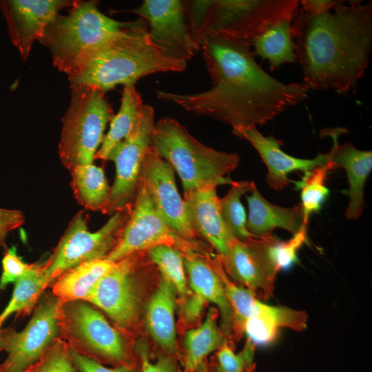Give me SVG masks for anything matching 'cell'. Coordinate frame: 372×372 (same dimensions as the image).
Masks as SVG:
<instances>
[{
	"mask_svg": "<svg viewBox=\"0 0 372 372\" xmlns=\"http://www.w3.org/2000/svg\"><path fill=\"white\" fill-rule=\"evenodd\" d=\"M207 252L184 254L188 286L206 302L214 304L220 316V329L229 341L237 339L234 312L225 291L223 282L211 265Z\"/></svg>",
	"mask_w": 372,
	"mask_h": 372,
	"instance_id": "20",
	"label": "cell"
},
{
	"mask_svg": "<svg viewBox=\"0 0 372 372\" xmlns=\"http://www.w3.org/2000/svg\"><path fill=\"white\" fill-rule=\"evenodd\" d=\"M340 130H331L328 133L333 143L328 152L329 161L335 168H343L346 171L349 185L347 192L349 202L345 214L349 219H358L363 209L365 183L372 169V152L358 149L350 143L339 145Z\"/></svg>",
	"mask_w": 372,
	"mask_h": 372,
	"instance_id": "21",
	"label": "cell"
},
{
	"mask_svg": "<svg viewBox=\"0 0 372 372\" xmlns=\"http://www.w3.org/2000/svg\"><path fill=\"white\" fill-rule=\"evenodd\" d=\"M25 372H78L69 352L68 343L57 338L43 355Z\"/></svg>",
	"mask_w": 372,
	"mask_h": 372,
	"instance_id": "36",
	"label": "cell"
},
{
	"mask_svg": "<svg viewBox=\"0 0 372 372\" xmlns=\"http://www.w3.org/2000/svg\"><path fill=\"white\" fill-rule=\"evenodd\" d=\"M143 105L142 97L134 85L123 86L119 110L112 116L109 131L104 136L95 158L107 161L113 147L125 138L134 128Z\"/></svg>",
	"mask_w": 372,
	"mask_h": 372,
	"instance_id": "28",
	"label": "cell"
},
{
	"mask_svg": "<svg viewBox=\"0 0 372 372\" xmlns=\"http://www.w3.org/2000/svg\"><path fill=\"white\" fill-rule=\"evenodd\" d=\"M220 260L225 273L236 284L258 299L271 298L278 272L268 258L263 236L236 240L228 256Z\"/></svg>",
	"mask_w": 372,
	"mask_h": 372,
	"instance_id": "16",
	"label": "cell"
},
{
	"mask_svg": "<svg viewBox=\"0 0 372 372\" xmlns=\"http://www.w3.org/2000/svg\"><path fill=\"white\" fill-rule=\"evenodd\" d=\"M74 2L71 0L0 1L9 37L23 61L28 58L34 42L40 39L50 22L61 10L70 8Z\"/></svg>",
	"mask_w": 372,
	"mask_h": 372,
	"instance_id": "17",
	"label": "cell"
},
{
	"mask_svg": "<svg viewBox=\"0 0 372 372\" xmlns=\"http://www.w3.org/2000/svg\"><path fill=\"white\" fill-rule=\"evenodd\" d=\"M333 169V164L328 161L304 173L301 180L296 183L297 189H300V203L304 223L308 224L311 215L318 213L329 197L330 190L325 183L328 174Z\"/></svg>",
	"mask_w": 372,
	"mask_h": 372,
	"instance_id": "31",
	"label": "cell"
},
{
	"mask_svg": "<svg viewBox=\"0 0 372 372\" xmlns=\"http://www.w3.org/2000/svg\"><path fill=\"white\" fill-rule=\"evenodd\" d=\"M132 207L114 213L106 223L94 232L88 230L86 216L82 211L77 213L51 256L43 263L45 274L50 283L77 265L105 258L118 242Z\"/></svg>",
	"mask_w": 372,
	"mask_h": 372,
	"instance_id": "9",
	"label": "cell"
},
{
	"mask_svg": "<svg viewBox=\"0 0 372 372\" xmlns=\"http://www.w3.org/2000/svg\"><path fill=\"white\" fill-rule=\"evenodd\" d=\"M232 133L249 141L256 149L268 169L266 180L276 190L282 189L289 184L291 172L305 173L329 161L328 153L318 154L312 159L290 156L282 150L279 140L272 136L262 135L256 126L233 128Z\"/></svg>",
	"mask_w": 372,
	"mask_h": 372,
	"instance_id": "19",
	"label": "cell"
},
{
	"mask_svg": "<svg viewBox=\"0 0 372 372\" xmlns=\"http://www.w3.org/2000/svg\"><path fill=\"white\" fill-rule=\"evenodd\" d=\"M187 62L163 56L151 42L142 18L107 43L81 70L68 76L70 87L90 86L105 93L118 85H134L157 73L183 72Z\"/></svg>",
	"mask_w": 372,
	"mask_h": 372,
	"instance_id": "3",
	"label": "cell"
},
{
	"mask_svg": "<svg viewBox=\"0 0 372 372\" xmlns=\"http://www.w3.org/2000/svg\"><path fill=\"white\" fill-rule=\"evenodd\" d=\"M254 184L253 181L234 180L227 194L220 198L223 218L232 234L239 240L256 237L251 234L247 229L246 213L240 200L243 195L251 191Z\"/></svg>",
	"mask_w": 372,
	"mask_h": 372,
	"instance_id": "33",
	"label": "cell"
},
{
	"mask_svg": "<svg viewBox=\"0 0 372 372\" xmlns=\"http://www.w3.org/2000/svg\"><path fill=\"white\" fill-rule=\"evenodd\" d=\"M96 1L75 0L65 15L57 14L38 40L51 52L54 66L72 76L81 70L116 36L137 20L119 21L98 8Z\"/></svg>",
	"mask_w": 372,
	"mask_h": 372,
	"instance_id": "4",
	"label": "cell"
},
{
	"mask_svg": "<svg viewBox=\"0 0 372 372\" xmlns=\"http://www.w3.org/2000/svg\"><path fill=\"white\" fill-rule=\"evenodd\" d=\"M256 347L247 339L243 349L236 353L232 344L227 342L216 351L210 363L207 364V372H254Z\"/></svg>",
	"mask_w": 372,
	"mask_h": 372,
	"instance_id": "35",
	"label": "cell"
},
{
	"mask_svg": "<svg viewBox=\"0 0 372 372\" xmlns=\"http://www.w3.org/2000/svg\"><path fill=\"white\" fill-rule=\"evenodd\" d=\"M24 221L25 217L22 211L0 208V246L7 249L6 238L8 234L21 227Z\"/></svg>",
	"mask_w": 372,
	"mask_h": 372,
	"instance_id": "41",
	"label": "cell"
},
{
	"mask_svg": "<svg viewBox=\"0 0 372 372\" xmlns=\"http://www.w3.org/2000/svg\"><path fill=\"white\" fill-rule=\"evenodd\" d=\"M213 86L178 94L156 90V96L233 128L262 125L308 97L303 83H284L256 61L249 42L209 37L200 43Z\"/></svg>",
	"mask_w": 372,
	"mask_h": 372,
	"instance_id": "1",
	"label": "cell"
},
{
	"mask_svg": "<svg viewBox=\"0 0 372 372\" xmlns=\"http://www.w3.org/2000/svg\"><path fill=\"white\" fill-rule=\"evenodd\" d=\"M30 266L31 264L25 263L18 256L15 247L7 248L2 259L0 288L3 289L7 285L15 282L30 269Z\"/></svg>",
	"mask_w": 372,
	"mask_h": 372,
	"instance_id": "38",
	"label": "cell"
},
{
	"mask_svg": "<svg viewBox=\"0 0 372 372\" xmlns=\"http://www.w3.org/2000/svg\"><path fill=\"white\" fill-rule=\"evenodd\" d=\"M191 35L200 45L209 37L249 42L278 22L293 19L298 0L185 1Z\"/></svg>",
	"mask_w": 372,
	"mask_h": 372,
	"instance_id": "5",
	"label": "cell"
},
{
	"mask_svg": "<svg viewBox=\"0 0 372 372\" xmlns=\"http://www.w3.org/2000/svg\"><path fill=\"white\" fill-rule=\"evenodd\" d=\"M179 301L182 322L187 325L198 322L207 302L193 292Z\"/></svg>",
	"mask_w": 372,
	"mask_h": 372,
	"instance_id": "40",
	"label": "cell"
},
{
	"mask_svg": "<svg viewBox=\"0 0 372 372\" xmlns=\"http://www.w3.org/2000/svg\"><path fill=\"white\" fill-rule=\"evenodd\" d=\"M70 88V102L62 118L59 144L60 159L70 171L93 163L106 125L114 116L105 93L86 85Z\"/></svg>",
	"mask_w": 372,
	"mask_h": 372,
	"instance_id": "8",
	"label": "cell"
},
{
	"mask_svg": "<svg viewBox=\"0 0 372 372\" xmlns=\"http://www.w3.org/2000/svg\"><path fill=\"white\" fill-rule=\"evenodd\" d=\"M218 310L211 307L203 323L185 333L182 358L185 372H207L208 355L229 342L218 324Z\"/></svg>",
	"mask_w": 372,
	"mask_h": 372,
	"instance_id": "25",
	"label": "cell"
},
{
	"mask_svg": "<svg viewBox=\"0 0 372 372\" xmlns=\"http://www.w3.org/2000/svg\"><path fill=\"white\" fill-rule=\"evenodd\" d=\"M307 225H303L287 240H278L272 233L262 236L268 258L277 272L288 269L298 262V251L307 240Z\"/></svg>",
	"mask_w": 372,
	"mask_h": 372,
	"instance_id": "34",
	"label": "cell"
},
{
	"mask_svg": "<svg viewBox=\"0 0 372 372\" xmlns=\"http://www.w3.org/2000/svg\"><path fill=\"white\" fill-rule=\"evenodd\" d=\"M140 177L145 183L157 210L169 227L182 238L197 241L185 202L176 185L174 170L151 145L145 155Z\"/></svg>",
	"mask_w": 372,
	"mask_h": 372,
	"instance_id": "15",
	"label": "cell"
},
{
	"mask_svg": "<svg viewBox=\"0 0 372 372\" xmlns=\"http://www.w3.org/2000/svg\"><path fill=\"white\" fill-rule=\"evenodd\" d=\"M68 347L70 358L78 372H141V363L136 366L107 368L103 364L81 355L69 345Z\"/></svg>",
	"mask_w": 372,
	"mask_h": 372,
	"instance_id": "39",
	"label": "cell"
},
{
	"mask_svg": "<svg viewBox=\"0 0 372 372\" xmlns=\"http://www.w3.org/2000/svg\"><path fill=\"white\" fill-rule=\"evenodd\" d=\"M14 284L12 297L0 314V318L3 321L14 313L25 316L30 314L51 283L45 274L43 263H33Z\"/></svg>",
	"mask_w": 372,
	"mask_h": 372,
	"instance_id": "30",
	"label": "cell"
},
{
	"mask_svg": "<svg viewBox=\"0 0 372 372\" xmlns=\"http://www.w3.org/2000/svg\"><path fill=\"white\" fill-rule=\"evenodd\" d=\"M161 245L174 247L183 254L207 252L198 241L186 240L169 227L157 210L145 183L139 177L130 218L118 242L105 258L116 262L132 254Z\"/></svg>",
	"mask_w": 372,
	"mask_h": 372,
	"instance_id": "11",
	"label": "cell"
},
{
	"mask_svg": "<svg viewBox=\"0 0 372 372\" xmlns=\"http://www.w3.org/2000/svg\"><path fill=\"white\" fill-rule=\"evenodd\" d=\"M296 59L309 90L344 94L355 87L369 63L372 2L343 1L320 16L298 10L291 23Z\"/></svg>",
	"mask_w": 372,
	"mask_h": 372,
	"instance_id": "2",
	"label": "cell"
},
{
	"mask_svg": "<svg viewBox=\"0 0 372 372\" xmlns=\"http://www.w3.org/2000/svg\"><path fill=\"white\" fill-rule=\"evenodd\" d=\"M134 350L139 359L141 372H182L178 359L165 353H158L152 361L149 347L144 340L136 342Z\"/></svg>",
	"mask_w": 372,
	"mask_h": 372,
	"instance_id": "37",
	"label": "cell"
},
{
	"mask_svg": "<svg viewBox=\"0 0 372 372\" xmlns=\"http://www.w3.org/2000/svg\"><path fill=\"white\" fill-rule=\"evenodd\" d=\"M293 19L274 24L250 41L254 55L267 60L271 69L296 61V47L291 36Z\"/></svg>",
	"mask_w": 372,
	"mask_h": 372,
	"instance_id": "27",
	"label": "cell"
},
{
	"mask_svg": "<svg viewBox=\"0 0 372 372\" xmlns=\"http://www.w3.org/2000/svg\"><path fill=\"white\" fill-rule=\"evenodd\" d=\"M251 194L247 196L249 206L246 227L254 236L260 237L272 233L277 227L284 229L293 235L304 223L300 203L292 207H282L266 200L254 184Z\"/></svg>",
	"mask_w": 372,
	"mask_h": 372,
	"instance_id": "24",
	"label": "cell"
},
{
	"mask_svg": "<svg viewBox=\"0 0 372 372\" xmlns=\"http://www.w3.org/2000/svg\"><path fill=\"white\" fill-rule=\"evenodd\" d=\"M161 276L171 282L177 291L179 300L190 295L184 265V254L178 249L169 245H157L145 251Z\"/></svg>",
	"mask_w": 372,
	"mask_h": 372,
	"instance_id": "32",
	"label": "cell"
},
{
	"mask_svg": "<svg viewBox=\"0 0 372 372\" xmlns=\"http://www.w3.org/2000/svg\"><path fill=\"white\" fill-rule=\"evenodd\" d=\"M177 296L174 286L161 276L147 304L145 326L149 336L163 352L178 359L175 322Z\"/></svg>",
	"mask_w": 372,
	"mask_h": 372,
	"instance_id": "22",
	"label": "cell"
},
{
	"mask_svg": "<svg viewBox=\"0 0 372 372\" xmlns=\"http://www.w3.org/2000/svg\"><path fill=\"white\" fill-rule=\"evenodd\" d=\"M143 251L116 262L99 281L86 302L103 311L123 333L136 327L144 300L141 258Z\"/></svg>",
	"mask_w": 372,
	"mask_h": 372,
	"instance_id": "10",
	"label": "cell"
},
{
	"mask_svg": "<svg viewBox=\"0 0 372 372\" xmlns=\"http://www.w3.org/2000/svg\"><path fill=\"white\" fill-rule=\"evenodd\" d=\"M154 110L143 105L134 128L110 151L107 161H112L116 176L103 214H114L133 206L143 161L151 145L154 127Z\"/></svg>",
	"mask_w": 372,
	"mask_h": 372,
	"instance_id": "13",
	"label": "cell"
},
{
	"mask_svg": "<svg viewBox=\"0 0 372 372\" xmlns=\"http://www.w3.org/2000/svg\"><path fill=\"white\" fill-rule=\"evenodd\" d=\"M61 300L45 293L34 309L26 327L21 331L0 330V351L8 353L0 372H25L35 364L61 336L59 313Z\"/></svg>",
	"mask_w": 372,
	"mask_h": 372,
	"instance_id": "12",
	"label": "cell"
},
{
	"mask_svg": "<svg viewBox=\"0 0 372 372\" xmlns=\"http://www.w3.org/2000/svg\"><path fill=\"white\" fill-rule=\"evenodd\" d=\"M128 12L147 21L151 42L165 57L187 62L200 50L189 31L185 1L145 0Z\"/></svg>",
	"mask_w": 372,
	"mask_h": 372,
	"instance_id": "14",
	"label": "cell"
},
{
	"mask_svg": "<svg viewBox=\"0 0 372 372\" xmlns=\"http://www.w3.org/2000/svg\"><path fill=\"white\" fill-rule=\"evenodd\" d=\"M183 200L196 234L203 237L220 258L227 257L237 238L223 218L216 187L205 185L184 192Z\"/></svg>",
	"mask_w": 372,
	"mask_h": 372,
	"instance_id": "18",
	"label": "cell"
},
{
	"mask_svg": "<svg viewBox=\"0 0 372 372\" xmlns=\"http://www.w3.org/2000/svg\"><path fill=\"white\" fill-rule=\"evenodd\" d=\"M340 1L335 0H302L300 3L302 6V10L313 15L320 16L327 12L339 3Z\"/></svg>",
	"mask_w": 372,
	"mask_h": 372,
	"instance_id": "42",
	"label": "cell"
},
{
	"mask_svg": "<svg viewBox=\"0 0 372 372\" xmlns=\"http://www.w3.org/2000/svg\"><path fill=\"white\" fill-rule=\"evenodd\" d=\"M3 322L4 321L0 318V330H1V327L2 324L3 323Z\"/></svg>",
	"mask_w": 372,
	"mask_h": 372,
	"instance_id": "43",
	"label": "cell"
},
{
	"mask_svg": "<svg viewBox=\"0 0 372 372\" xmlns=\"http://www.w3.org/2000/svg\"><path fill=\"white\" fill-rule=\"evenodd\" d=\"M308 318L304 310L269 305L257 299L243 324L242 331L256 346L267 345L276 340L281 328L304 331Z\"/></svg>",
	"mask_w": 372,
	"mask_h": 372,
	"instance_id": "23",
	"label": "cell"
},
{
	"mask_svg": "<svg viewBox=\"0 0 372 372\" xmlns=\"http://www.w3.org/2000/svg\"><path fill=\"white\" fill-rule=\"evenodd\" d=\"M114 263L103 258L77 265L53 282L52 293L62 302L86 301L99 281Z\"/></svg>",
	"mask_w": 372,
	"mask_h": 372,
	"instance_id": "26",
	"label": "cell"
},
{
	"mask_svg": "<svg viewBox=\"0 0 372 372\" xmlns=\"http://www.w3.org/2000/svg\"><path fill=\"white\" fill-rule=\"evenodd\" d=\"M59 320L61 338L81 355L114 367L140 364L124 333L90 303L61 301Z\"/></svg>",
	"mask_w": 372,
	"mask_h": 372,
	"instance_id": "7",
	"label": "cell"
},
{
	"mask_svg": "<svg viewBox=\"0 0 372 372\" xmlns=\"http://www.w3.org/2000/svg\"><path fill=\"white\" fill-rule=\"evenodd\" d=\"M70 172L78 202L87 209L103 212L110 192L103 169L92 163L76 166Z\"/></svg>",
	"mask_w": 372,
	"mask_h": 372,
	"instance_id": "29",
	"label": "cell"
},
{
	"mask_svg": "<svg viewBox=\"0 0 372 372\" xmlns=\"http://www.w3.org/2000/svg\"><path fill=\"white\" fill-rule=\"evenodd\" d=\"M151 145L176 171L184 192L234 181L226 176L237 167L239 156L205 145L172 118H162L154 124Z\"/></svg>",
	"mask_w": 372,
	"mask_h": 372,
	"instance_id": "6",
	"label": "cell"
}]
</instances>
